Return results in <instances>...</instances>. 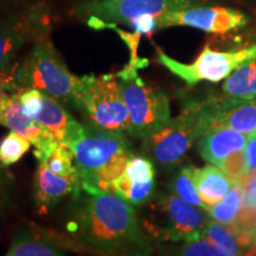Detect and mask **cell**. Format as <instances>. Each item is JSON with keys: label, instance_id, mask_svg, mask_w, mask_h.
<instances>
[{"label": "cell", "instance_id": "obj_1", "mask_svg": "<svg viewBox=\"0 0 256 256\" xmlns=\"http://www.w3.org/2000/svg\"><path fill=\"white\" fill-rule=\"evenodd\" d=\"M72 202L66 230L84 247L107 256H151L134 206L116 194L82 190Z\"/></svg>", "mask_w": 256, "mask_h": 256}, {"label": "cell", "instance_id": "obj_2", "mask_svg": "<svg viewBox=\"0 0 256 256\" xmlns=\"http://www.w3.org/2000/svg\"><path fill=\"white\" fill-rule=\"evenodd\" d=\"M82 136L69 146L74 154L82 190L86 192L110 191L136 156L126 134L95 128L83 124Z\"/></svg>", "mask_w": 256, "mask_h": 256}, {"label": "cell", "instance_id": "obj_3", "mask_svg": "<svg viewBox=\"0 0 256 256\" xmlns=\"http://www.w3.org/2000/svg\"><path fill=\"white\" fill-rule=\"evenodd\" d=\"M6 92H22L34 88L60 102L72 104L80 78L66 68L49 36L34 42L32 49L14 68L0 74Z\"/></svg>", "mask_w": 256, "mask_h": 256}, {"label": "cell", "instance_id": "obj_4", "mask_svg": "<svg viewBox=\"0 0 256 256\" xmlns=\"http://www.w3.org/2000/svg\"><path fill=\"white\" fill-rule=\"evenodd\" d=\"M72 106L88 126L122 133L130 132V116L122 100L116 75H84L74 95Z\"/></svg>", "mask_w": 256, "mask_h": 256}, {"label": "cell", "instance_id": "obj_5", "mask_svg": "<svg viewBox=\"0 0 256 256\" xmlns=\"http://www.w3.org/2000/svg\"><path fill=\"white\" fill-rule=\"evenodd\" d=\"M122 100L130 116V138L144 139L171 120L170 98L164 92L146 84L138 74L119 78Z\"/></svg>", "mask_w": 256, "mask_h": 256}, {"label": "cell", "instance_id": "obj_6", "mask_svg": "<svg viewBox=\"0 0 256 256\" xmlns=\"http://www.w3.org/2000/svg\"><path fill=\"white\" fill-rule=\"evenodd\" d=\"M196 124L197 138L230 128L240 133L256 132V100L236 98H211L185 106Z\"/></svg>", "mask_w": 256, "mask_h": 256}, {"label": "cell", "instance_id": "obj_7", "mask_svg": "<svg viewBox=\"0 0 256 256\" xmlns=\"http://www.w3.org/2000/svg\"><path fill=\"white\" fill-rule=\"evenodd\" d=\"M252 58H256V44L246 49L226 52L214 51L209 46H206L198 58L191 64L178 62L156 48V60L188 86H194L200 81H222L240 66Z\"/></svg>", "mask_w": 256, "mask_h": 256}, {"label": "cell", "instance_id": "obj_8", "mask_svg": "<svg viewBox=\"0 0 256 256\" xmlns=\"http://www.w3.org/2000/svg\"><path fill=\"white\" fill-rule=\"evenodd\" d=\"M192 4V0H86L75 11L87 19L92 28L101 30L104 24H127L142 16H160L188 8Z\"/></svg>", "mask_w": 256, "mask_h": 256}, {"label": "cell", "instance_id": "obj_9", "mask_svg": "<svg viewBox=\"0 0 256 256\" xmlns=\"http://www.w3.org/2000/svg\"><path fill=\"white\" fill-rule=\"evenodd\" d=\"M197 139L196 124L186 110L142 139V153L154 165L174 168Z\"/></svg>", "mask_w": 256, "mask_h": 256}, {"label": "cell", "instance_id": "obj_10", "mask_svg": "<svg viewBox=\"0 0 256 256\" xmlns=\"http://www.w3.org/2000/svg\"><path fill=\"white\" fill-rule=\"evenodd\" d=\"M48 25L46 11L37 5L0 18V74L11 66L25 44L46 36Z\"/></svg>", "mask_w": 256, "mask_h": 256}, {"label": "cell", "instance_id": "obj_11", "mask_svg": "<svg viewBox=\"0 0 256 256\" xmlns=\"http://www.w3.org/2000/svg\"><path fill=\"white\" fill-rule=\"evenodd\" d=\"M154 210L162 214V224L151 232L156 235L174 242H191L203 238L204 228L209 218L206 210H200L176 196L168 194L154 206Z\"/></svg>", "mask_w": 256, "mask_h": 256}, {"label": "cell", "instance_id": "obj_12", "mask_svg": "<svg viewBox=\"0 0 256 256\" xmlns=\"http://www.w3.org/2000/svg\"><path fill=\"white\" fill-rule=\"evenodd\" d=\"M159 28L184 25L214 34H226L244 26L248 19L238 10L226 8H188L156 16Z\"/></svg>", "mask_w": 256, "mask_h": 256}, {"label": "cell", "instance_id": "obj_13", "mask_svg": "<svg viewBox=\"0 0 256 256\" xmlns=\"http://www.w3.org/2000/svg\"><path fill=\"white\" fill-rule=\"evenodd\" d=\"M0 124L30 140L34 146V154L40 162H46L60 145L46 128L24 114L20 92H5L0 108Z\"/></svg>", "mask_w": 256, "mask_h": 256}, {"label": "cell", "instance_id": "obj_14", "mask_svg": "<svg viewBox=\"0 0 256 256\" xmlns=\"http://www.w3.org/2000/svg\"><path fill=\"white\" fill-rule=\"evenodd\" d=\"M82 192L80 176L62 177L54 174L46 162H40L34 178V200L40 214H46L64 198L76 200Z\"/></svg>", "mask_w": 256, "mask_h": 256}, {"label": "cell", "instance_id": "obj_15", "mask_svg": "<svg viewBox=\"0 0 256 256\" xmlns=\"http://www.w3.org/2000/svg\"><path fill=\"white\" fill-rule=\"evenodd\" d=\"M36 121L51 136L66 146H70L82 136L84 126L62 106V102L43 92V106Z\"/></svg>", "mask_w": 256, "mask_h": 256}, {"label": "cell", "instance_id": "obj_16", "mask_svg": "<svg viewBox=\"0 0 256 256\" xmlns=\"http://www.w3.org/2000/svg\"><path fill=\"white\" fill-rule=\"evenodd\" d=\"M247 139L235 130L223 128L198 138L197 147L200 156L210 164L220 166L230 153L244 150Z\"/></svg>", "mask_w": 256, "mask_h": 256}, {"label": "cell", "instance_id": "obj_17", "mask_svg": "<svg viewBox=\"0 0 256 256\" xmlns=\"http://www.w3.org/2000/svg\"><path fill=\"white\" fill-rule=\"evenodd\" d=\"M194 180L198 194L208 209L222 200L232 188V182L216 165H206L202 168H196Z\"/></svg>", "mask_w": 256, "mask_h": 256}, {"label": "cell", "instance_id": "obj_18", "mask_svg": "<svg viewBox=\"0 0 256 256\" xmlns=\"http://www.w3.org/2000/svg\"><path fill=\"white\" fill-rule=\"evenodd\" d=\"M4 256H66L54 242L42 238L34 230H18Z\"/></svg>", "mask_w": 256, "mask_h": 256}, {"label": "cell", "instance_id": "obj_19", "mask_svg": "<svg viewBox=\"0 0 256 256\" xmlns=\"http://www.w3.org/2000/svg\"><path fill=\"white\" fill-rule=\"evenodd\" d=\"M222 89L229 98H254L256 96V58L240 66L226 78Z\"/></svg>", "mask_w": 256, "mask_h": 256}, {"label": "cell", "instance_id": "obj_20", "mask_svg": "<svg viewBox=\"0 0 256 256\" xmlns=\"http://www.w3.org/2000/svg\"><path fill=\"white\" fill-rule=\"evenodd\" d=\"M113 192L133 206H142L151 202L156 194V180L146 183H132L124 174L113 184Z\"/></svg>", "mask_w": 256, "mask_h": 256}, {"label": "cell", "instance_id": "obj_21", "mask_svg": "<svg viewBox=\"0 0 256 256\" xmlns=\"http://www.w3.org/2000/svg\"><path fill=\"white\" fill-rule=\"evenodd\" d=\"M246 192L238 185H232L228 194L224 196L222 200L211 206L208 209L209 215L217 222L226 224H232L238 218L240 211L244 204Z\"/></svg>", "mask_w": 256, "mask_h": 256}, {"label": "cell", "instance_id": "obj_22", "mask_svg": "<svg viewBox=\"0 0 256 256\" xmlns=\"http://www.w3.org/2000/svg\"><path fill=\"white\" fill-rule=\"evenodd\" d=\"M196 168L194 165H185L174 176L171 180V190L174 194L182 200L192 204V206L202 208L208 211V206L203 203L198 194L196 180H194Z\"/></svg>", "mask_w": 256, "mask_h": 256}, {"label": "cell", "instance_id": "obj_23", "mask_svg": "<svg viewBox=\"0 0 256 256\" xmlns=\"http://www.w3.org/2000/svg\"><path fill=\"white\" fill-rule=\"evenodd\" d=\"M203 238L214 243L216 247H218L229 256H240L241 247L238 246L235 232L230 228V226L209 220L204 228Z\"/></svg>", "mask_w": 256, "mask_h": 256}, {"label": "cell", "instance_id": "obj_24", "mask_svg": "<svg viewBox=\"0 0 256 256\" xmlns=\"http://www.w3.org/2000/svg\"><path fill=\"white\" fill-rule=\"evenodd\" d=\"M30 147V140L11 130L0 142V164L4 168L16 164Z\"/></svg>", "mask_w": 256, "mask_h": 256}, {"label": "cell", "instance_id": "obj_25", "mask_svg": "<svg viewBox=\"0 0 256 256\" xmlns=\"http://www.w3.org/2000/svg\"><path fill=\"white\" fill-rule=\"evenodd\" d=\"M48 168L54 174L62 176V177H70V176L78 174V168L74 162V154L72 150L64 144H60L56 147V150L51 153L49 159L46 160Z\"/></svg>", "mask_w": 256, "mask_h": 256}, {"label": "cell", "instance_id": "obj_26", "mask_svg": "<svg viewBox=\"0 0 256 256\" xmlns=\"http://www.w3.org/2000/svg\"><path fill=\"white\" fill-rule=\"evenodd\" d=\"M124 174L132 183H146L154 180V164L146 156L136 154L128 162Z\"/></svg>", "mask_w": 256, "mask_h": 256}, {"label": "cell", "instance_id": "obj_27", "mask_svg": "<svg viewBox=\"0 0 256 256\" xmlns=\"http://www.w3.org/2000/svg\"><path fill=\"white\" fill-rule=\"evenodd\" d=\"M218 168L224 172L226 178L232 182V184H235L238 179L249 170L247 154L244 153V150H238V151L230 153L220 162Z\"/></svg>", "mask_w": 256, "mask_h": 256}, {"label": "cell", "instance_id": "obj_28", "mask_svg": "<svg viewBox=\"0 0 256 256\" xmlns=\"http://www.w3.org/2000/svg\"><path fill=\"white\" fill-rule=\"evenodd\" d=\"M178 256H229L214 243L208 240H196V241L185 242L179 250Z\"/></svg>", "mask_w": 256, "mask_h": 256}, {"label": "cell", "instance_id": "obj_29", "mask_svg": "<svg viewBox=\"0 0 256 256\" xmlns=\"http://www.w3.org/2000/svg\"><path fill=\"white\" fill-rule=\"evenodd\" d=\"M20 102L24 114L32 120H36L43 106V92L34 88L25 89L20 92Z\"/></svg>", "mask_w": 256, "mask_h": 256}, {"label": "cell", "instance_id": "obj_30", "mask_svg": "<svg viewBox=\"0 0 256 256\" xmlns=\"http://www.w3.org/2000/svg\"><path fill=\"white\" fill-rule=\"evenodd\" d=\"M130 28H134V31L140 34H151L152 32L158 30V22H156V16H142L136 19H133L130 23H127Z\"/></svg>", "mask_w": 256, "mask_h": 256}, {"label": "cell", "instance_id": "obj_31", "mask_svg": "<svg viewBox=\"0 0 256 256\" xmlns=\"http://www.w3.org/2000/svg\"><path fill=\"white\" fill-rule=\"evenodd\" d=\"M5 168L0 164V209H2L8 200L10 177Z\"/></svg>", "mask_w": 256, "mask_h": 256}, {"label": "cell", "instance_id": "obj_32", "mask_svg": "<svg viewBox=\"0 0 256 256\" xmlns=\"http://www.w3.org/2000/svg\"><path fill=\"white\" fill-rule=\"evenodd\" d=\"M256 182V168H249L247 172H246L244 174L241 176L238 179V182H236L234 185H238L242 188L244 192H248L250 190L252 185Z\"/></svg>", "mask_w": 256, "mask_h": 256}, {"label": "cell", "instance_id": "obj_33", "mask_svg": "<svg viewBox=\"0 0 256 256\" xmlns=\"http://www.w3.org/2000/svg\"><path fill=\"white\" fill-rule=\"evenodd\" d=\"M247 159L249 168H256V132L249 134L247 142Z\"/></svg>", "mask_w": 256, "mask_h": 256}, {"label": "cell", "instance_id": "obj_34", "mask_svg": "<svg viewBox=\"0 0 256 256\" xmlns=\"http://www.w3.org/2000/svg\"><path fill=\"white\" fill-rule=\"evenodd\" d=\"M244 206H248L249 209H252V208L256 206V182L252 186L250 190H249L248 192H246Z\"/></svg>", "mask_w": 256, "mask_h": 256}, {"label": "cell", "instance_id": "obj_35", "mask_svg": "<svg viewBox=\"0 0 256 256\" xmlns=\"http://www.w3.org/2000/svg\"><path fill=\"white\" fill-rule=\"evenodd\" d=\"M5 87H4V83H2V78H0V108H2V98H4V95H5Z\"/></svg>", "mask_w": 256, "mask_h": 256}, {"label": "cell", "instance_id": "obj_36", "mask_svg": "<svg viewBox=\"0 0 256 256\" xmlns=\"http://www.w3.org/2000/svg\"><path fill=\"white\" fill-rule=\"evenodd\" d=\"M244 256H256V247L252 248L248 252H246Z\"/></svg>", "mask_w": 256, "mask_h": 256}, {"label": "cell", "instance_id": "obj_37", "mask_svg": "<svg viewBox=\"0 0 256 256\" xmlns=\"http://www.w3.org/2000/svg\"><path fill=\"white\" fill-rule=\"evenodd\" d=\"M11 2V0H0V8H2V6H4L5 4H8V2Z\"/></svg>", "mask_w": 256, "mask_h": 256}, {"label": "cell", "instance_id": "obj_38", "mask_svg": "<svg viewBox=\"0 0 256 256\" xmlns=\"http://www.w3.org/2000/svg\"><path fill=\"white\" fill-rule=\"evenodd\" d=\"M247 208H248V206H247ZM252 211H254V212L256 214V206H255V208H252Z\"/></svg>", "mask_w": 256, "mask_h": 256}]
</instances>
